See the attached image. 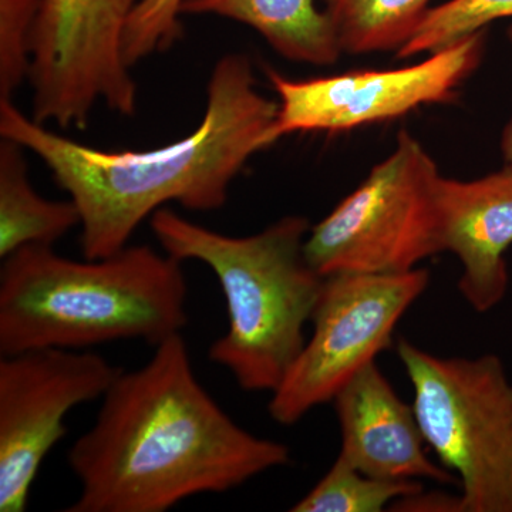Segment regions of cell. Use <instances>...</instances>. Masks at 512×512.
Segmentation results:
<instances>
[{"label": "cell", "mask_w": 512, "mask_h": 512, "mask_svg": "<svg viewBox=\"0 0 512 512\" xmlns=\"http://www.w3.org/2000/svg\"><path fill=\"white\" fill-rule=\"evenodd\" d=\"M40 0H0V101L29 80L32 35Z\"/></svg>", "instance_id": "18"}, {"label": "cell", "mask_w": 512, "mask_h": 512, "mask_svg": "<svg viewBox=\"0 0 512 512\" xmlns=\"http://www.w3.org/2000/svg\"><path fill=\"white\" fill-rule=\"evenodd\" d=\"M181 13L247 25L291 62L330 66L342 55L332 23L316 0H184Z\"/></svg>", "instance_id": "13"}, {"label": "cell", "mask_w": 512, "mask_h": 512, "mask_svg": "<svg viewBox=\"0 0 512 512\" xmlns=\"http://www.w3.org/2000/svg\"><path fill=\"white\" fill-rule=\"evenodd\" d=\"M501 151H503V168L512 173V117L505 126L503 137H501Z\"/></svg>", "instance_id": "21"}, {"label": "cell", "mask_w": 512, "mask_h": 512, "mask_svg": "<svg viewBox=\"0 0 512 512\" xmlns=\"http://www.w3.org/2000/svg\"><path fill=\"white\" fill-rule=\"evenodd\" d=\"M278 103L256 87L248 56L229 53L212 69L207 106L191 134L153 150H101L60 136L0 101V136L35 154L80 212L84 258L126 248L141 222L168 202L221 210L237 175L278 141Z\"/></svg>", "instance_id": "2"}, {"label": "cell", "mask_w": 512, "mask_h": 512, "mask_svg": "<svg viewBox=\"0 0 512 512\" xmlns=\"http://www.w3.org/2000/svg\"><path fill=\"white\" fill-rule=\"evenodd\" d=\"M332 404L342 436L339 456L366 476L458 483L431 461L413 404L400 399L376 363L353 377Z\"/></svg>", "instance_id": "11"}, {"label": "cell", "mask_w": 512, "mask_h": 512, "mask_svg": "<svg viewBox=\"0 0 512 512\" xmlns=\"http://www.w3.org/2000/svg\"><path fill=\"white\" fill-rule=\"evenodd\" d=\"M430 272L325 276L312 315V335L281 386L271 394L269 416L292 426L332 403L365 367L393 346L394 330L426 292Z\"/></svg>", "instance_id": "7"}, {"label": "cell", "mask_w": 512, "mask_h": 512, "mask_svg": "<svg viewBox=\"0 0 512 512\" xmlns=\"http://www.w3.org/2000/svg\"><path fill=\"white\" fill-rule=\"evenodd\" d=\"M424 490L417 480H382L366 476L338 456L293 512H382L393 503Z\"/></svg>", "instance_id": "16"}, {"label": "cell", "mask_w": 512, "mask_h": 512, "mask_svg": "<svg viewBox=\"0 0 512 512\" xmlns=\"http://www.w3.org/2000/svg\"><path fill=\"white\" fill-rule=\"evenodd\" d=\"M89 350L37 349L0 359V512L28 508L50 450L66 437L67 414L101 399L121 372Z\"/></svg>", "instance_id": "9"}, {"label": "cell", "mask_w": 512, "mask_h": 512, "mask_svg": "<svg viewBox=\"0 0 512 512\" xmlns=\"http://www.w3.org/2000/svg\"><path fill=\"white\" fill-rule=\"evenodd\" d=\"M436 161L409 131L365 181L311 227L309 264L322 276L402 274L444 252Z\"/></svg>", "instance_id": "6"}, {"label": "cell", "mask_w": 512, "mask_h": 512, "mask_svg": "<svg viewBox=\"0 0 512 512\" xmlns=\"http://www.w3.org/2000/svg\"><path fill=\"white\" fill-rule=\"evenodd\" d=\"M140 0H40L32 35L33 119L83 128L99 101L121 116L137 110L124 59L128 19Z\"/></svg>", "instance_id": "8"}, {"label": "cell", "mask_w": 512, "mask_h": 512, "mask_svg": "<svg viewBox=\"0 0 512 512\" xmlns=\"http://www.w3.org/2000/svg\"><path fill=\"white\" fill-rule=\"evenodd\" d=\"M485 40L487 32L481 30L400 69L350 70L308 80L268 69L266 76L279 97L275 136L339 133L397 119L426 104L450 103L480 66Z\"/></svg>", "instance_id": "10"}, {"label": "cell", "mask_w": 512, "mask_h": 512, "mask_svg": "<svg viewBox=\"0 0 512 512\" xmlns=\"http://www.w3.org/2000/svg\"><path fill=\"white\" fill-rule=\"evenodd\" d=\"M25 148L0 141V258L28 245L55 247L57 241L80 227V212L72 200H46L29 178Z\"/></svg>", "instance_id": "14"}, {"label": "cell", "mask_w": 512, "mask_h": 512, "mask_svg": "<svg viewBox=\"0 0 512 512\" xmlns=\"http://www.w3.org/2000/svg\"><path fill=\"white\" fill-rule=\"evenodd\" d=\"M342 53L400 50L430 10L431 0H323Z\"/></svg>", "instance_id": "15"}, {"label": "cell", "mask_w": 512, "mask_h": 512, "mask_svg": "<svg viewBox=\"0 0 512 512\" xmlns=\"http://www.w3.org/2000/svg\"><path fill=\"white\" fill-rule=\"evenodd\" d=\"M100 400L67 456L80 491L66 512H164L291 463V448L249 433L212 399L181 333L121 370Z\"/></svg>", "instance_id": "1"}, {"label": "cell", "mask_w": 512, "mask_h": 512, "mask_svg": "<svg viewBox=\"0 0 512 512\" xmlns=\"http://www.w3.org/2000/svg\"><path fill=\"white\" fill-rule=\"evenodd\" d=\"M150 227L164 252L202 262L220 282L228 329L210 346L211 362L247 392L274 393L305 348L325 284L306 259L308 218L288 215L258 234L229 237L161 208Z\"/></svg>", "instance_id": "4"}, {"label": "cell", "mask_w": 512, "mask_h": 512, "mask_svg": "<svg viewBox=\"0 0 512 512\" xmlns=\"http://www.w3.org/2000/svg\"><path fill=\"white\" fill-rule=\"evenodd\" d=\"M439 205L444 252H453L463 269L458 291L477 313L493 311L510 285L512 173L503 168L473 181L441 177Z\"/></svg>", "instance_id": "12"}, {"label": "cell", "mask_w": 512, "mask_h": 512, "mask_svg": "<svg viewBox=\"0 0 512 512\" xmlns=\"http://www.w3.org/2000/svg\"><path fill=\"white\" fill-rule=\"evenodd\" d=\"M510 37H511V40H512V28L510 30Z\"/></svg>", "instance_id": "22"}, {"label": "cell", "mask_w": 512, "mask_h": 512, "mask_svg": "<svg viewBox=\"0 0 512 512\" xmlns=\"http://www.w3.org/2000/svg\"><path fill=\"white\" fill-rule=\"evenodd\" d=\"M390 511H429V512H463L461 507L460 495H451L443 493H419L410 495V497L400 498L392 504Z\"/></svg>", "instance_id": "20"}, {"label": "cell", "mask_w": 512, "mask_h": 512, "mask_svg": "<svg viewBox=\"0 0 512 512\" xmlns=\"http://www.w3.org/2000/svg\"><path fill=\"white\" fill-rule=\"evenodd\" d=\"M184 0H140L128 19L123 52L128 66L165 52L183 36L180 18Z\"/></svg>", "instance_id": "19"}, {"label": "cell", "mask_w": 512, "mask_h": 512, "mask_svg": "<svg viewBox=\"0 0 512 512\" xmlns=\"http://www.w3.org/2000/svg\"><path fill=\"white\" fill-rule=\"evenodd\" d=\"M427 447L456 476L463 512H512V382L500 357L394 346Z\"/></svg>", "instance_id": "5"}, {"label": "cell", "mask_w": 512, "mask_h": 512, "mask_svg": "<svg viewBox=\"0 0 512 512\" xmlns=\"http://www.w3.org/2000/svg\"><path fill=\"white\" fill-rule=\"evenodd\" d=\"M187 295L183 262L148 245L86 261L28 245L0 268V353L156 346L187 326Z\"/></svg>", "instance_id": "3"}, {"label": "cell", "mask_w": 512, "mask_h": 512, "mask_svg": "<svg viewBox=\"0 0 512 512\" xmlns=\"http://www.w3.org/2000/svg\"><path fill=\"white\" fill-rule=\"evenodd\" d=\"M507 18H512V0H448L430 8L409 42L397 50V57L437 52Z\"/></svg>", "instance_id": "17"}]
</instances>
